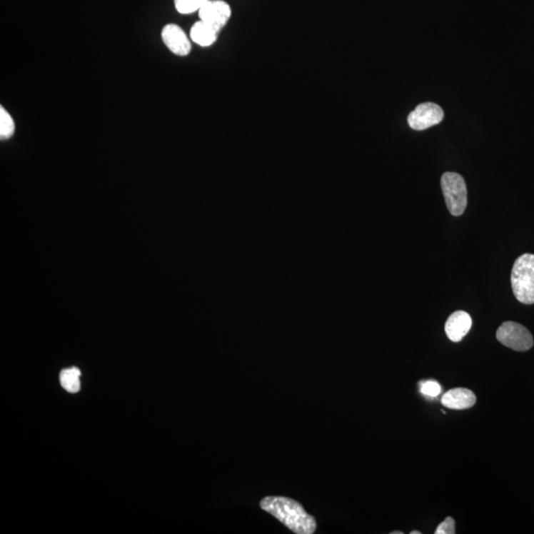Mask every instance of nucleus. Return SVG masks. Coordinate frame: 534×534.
<instances>
[{"label": "nucleus", "instance_id": "nucleus-1", "mask_svg": "<svg viewBox=\"0 0 534 534\" xmlns=\"http://www.w3.org/2000/svg\"><path fill=\"white\" fill-rule=\"evenodd\" d=\"M261 507L295 533H315L317 528L315 518L296 500L284 497H266L261 500Z\"/></svg>", "mask_w": 534, "mask_h": 534}, {"label": "nucleus", "instance_id": "nucleus-2", "mask_svg": "<svg viewBox=\"0 0 534 534\" xmlns=\"http://www.w3.org/2000/svg\"><path fill=\"white\" fill-rule=\"evenodd\" d=\"M510 281L518 301L525 305L534 304V254H523L515 261Z\"/></svg>", "mask_w": 534, "mask_h": 534}, {"label": "nucleus", "instance_id": "nucleus-3", "mask_svg": "<svg viewBox=\"0 0 534 534\" xmlns=\"http://www.w3.org/2000/svg\"><path fill=\"white\" fill-rule=\"evenodd\" d=\"M440 182L448 211L456 217L461 216L467 207V187L463 177L456 173H445Z\"/></svg>", "mask_w": 534, "mask_h": 534}, {"label": "nucleus", "instance_id": "nucleus-4", "mask_svg": "<svg viewBox=\"0 0 534 534\" xmlns=\"http://www.w3.org/2000/svg\"><path fill=\"white\" fill-rule=\"evenodd\" d=\"M497 338L502 345L515 351H530L533 338L530 331L515 322H505L497 331Z\"/></svg>", "mask_w": 534, "mask_h": 534}, {"label": "nucleus", "instance_id": "nucleus-5", "mask_svg": "<svg viewBox=\"0 0 534 534\" xmlns=\"http://www.w3.org/2000/svg\"><path fill=\"white\" fill-rule=\"evenodd\" d=\"M199 19L221 33L232 16V9L224 0H210L198 11Z\"/></svg>", "mask_w": 534, "mask_h": 534}, {"label": "nucleus", "instance_id": "nucleus-6", "mask_svg": "<svg viewBox=\"0 0 534 534\" xmlns=\"http://www.w3.org/2000/svg\"><path fill=\"white\" fill-rule=\"evenodd\" d=\"M444 112L440 105L427 102L418 105L408 116V124L412 129L423 131L438 125L443 120Z\"/></svg>", "mask_w": 534, "mask_h": 534}, {"label": "nucleus", "instance_id": "nucleus-7", "mask_svg": "<svg viewBox=\"0 0 534 534\" xmlns=\"http://www.w3.org/2000/svg\"><path fill=\"white\" fill-rule=\"evenodd\" d=\"M161 35L164 45L173 55L184 58L191 53V39L179 25L174 23L164 25Z\"/></svg>", "mask_w": 534, "mask_h": 534}, {"label": "nucleus", "instance_id": "nucleus-8", "mask_svg": "<svg viewBox=\"0 0 534 534\" xmlns=\"http://www.w3.org/2000/svg\"><path fill=\"white\" fill-rule=\"evenodd\" d=\"M472 319L468 313L464 311H456L449 316L445 323V333L448 338L453 343L461 341L471 330Z\"/></svg>", "mask_w": 534, "mask_h": 534}, {"label": "nucleus", "instance_id": "nucleus-9", "mask_svg": "<svg viewBox=\"0 0 534 534\" xmlns=\"http://www.w3.org/2000/svg\"><path fill=\"white\" fill-rule=\"evenodd\" d=\"M441 403L449 409L466 410L473 407L476 403V396L471 390L466 388H455L443 395Z\"/></svg>", "mask_w": 534, "mask_h": 534}, {"label": "nucleus", "instance_id": "nucleus-10", "mask_svg": "<svg viewBox=\"0 0 534 534\" xmlns=\"http://www.w3.org/2000/svg\"><path fill=\"white\" fill-rule=\"evenodd\" d=\"M219 33L213 29L206 23L201 21L195 22L190 29L189 37L192 42L200 46V47L207 48L214 45L218 40Z\"/></svg>", "mask_w": 534, "mask_h": 534}, {"label": "nucleus", "instance_id": "nucleus-11", "mask_svg": "<svg viewBox=\"0 0 534 534\" xmlns=\"http://www.w3.org/2000/svg\"><path fill=\"white\" fill-rule=\"evenodd\" d=\"M81 372L78 367L64 369L61 372L60 380L61 386L69 393H76L81 389Z\"/></svg>", "mask_w": 534, "mask_h": 534}, {"label": "nucleus", "instance_id": "nucleus-12", "mask_svg": "<svg viewBox=\"0 0 534 534\" xmlns=\"http://www.w3.org/2000/svg\"><path fill=\"white\" fill-rule=\"evenodd\" d=\"M15 128L14 117L4 106H0V138L9 140L14 137Z\"/></svg>", "mask_w": 534, "mask_h": 534}, {"label": "nucleus", "instance_id": "nucleus-13", "mask_svg": "<svg viewBox=\"0 0 534 534\" xmlns=\"http://www.w3.org/2000/svg\"><path fill=\"white\" fill-rule=\"evenodd\" d=\"M210 0H173L178 14L188 15L198 12Z\"/></svg>", "mask_w": 534, "mask_h": 534}, {"label": "nucleus", "instance_id": "nucleus-14", "mask_svg": "<svg viewBox=\"0 0 534 534\" xmlns=\"http://www.w3.org/2000/svg\"><path fill=\"white\" fill-rule=\"evenodd\" d=\"M420 392L427 397H438L441 392V386L433 380H428L420 383Z\"/></svg>", "mask_w": 534, "mask_h": 534}, {"label": "nucleus", "instance_id": "nucleus-15", "mask_svg": "<svg viewBox=\"0 0 534 534\" xmlns=\"http://www.w3.org/2000/svg\"><path fill=\"white\" fill-rule=\"evenodd\" d=\"M455 533V521L453 518H445L436 528L435 534H454Z\"/></svg>", "mask_w": 534, "mask_h": 534}, {"label": "nucleus", "instance_id": "nucleus-16", "mask_svg": "<svg viewBox=\"0 0 534 534\" xmlns=\"http://www.w3.org/2000/svg\"><path fill=\"white\" fill-rule=\"evenodd\" d=\"M403 533H403V531H393V533H391V534H403Z\"/></svg>", "mask_w": 534, "mask_h": 534}, {"label": "nucleus", "instance_id": "nucleus-17", "mask_svg": "<svg viewBox=\"0 0 534 534\" xmlns=\"http://www.w3.org/2000/svg\"><path fill=\"white\" fill-rule=\"evenodd\" d=\"M410 534H420V531H412Z\"/></svg>", "mask_w": 534, "mask_h": 534}]
</instances>
